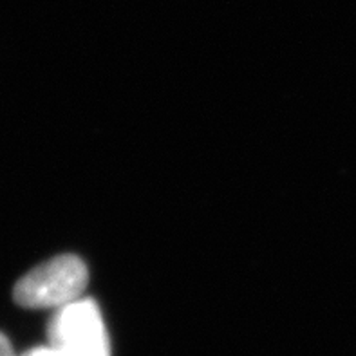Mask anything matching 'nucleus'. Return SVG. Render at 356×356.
Segmentation results:
<instances>
[{
  "mask_svg": "<svg viewBox=\"0 0 356 356\" xmlns=\"http://www.w3.org/2000/svg\"><path fill=\"white\" fill-rule=\"evenodd\" d=\"M87 266L76 255H58L27 271L15 284V302L29 309H60L83 297Z\"/></svg>",
  "mask_w": 356,
  "mask_h": 356,
  "instance_id": "nucleus-1",
  "label": "nucleus"
},
{
  "mask_svg": "<svg viewBox=\"0 0 356 356\" xmlns=\"http://www.w3.org/2000/svg\"><path fill=\"white\" fill-rule=\"evenodd\" d=\"M49 346L67 356H111L104 316L90 298H78L54 309L47 327Z\"/></svg>",
  "mask_w": 356,
  "mask_h": 356,
  "instance_id": "nucleus-2",
  "label": "nucleus"
},
{
  "mask_svg": "<svg viewBox=\"0 0 356 356\" xmlns=\"http://www.w3.org/2000/svg\"><path fill=\"white\" fill-rule=\"evenodd\" d=\"M22 356H67L65 353H62L60 349L53 348V346H40V348H33L27 353H24Z\"/></svg>",
  "mask_w": 356,
  "mask_h": 356,
  "instance_id": "nucleus-3",
  "label": "nucleus"
},
{
  "mask_svg": "<svg viewBox=\"0 0 356 356\" xmlns=\"http://www.w3.org/2000/svg\"><path fill=\"white\" fill-rule=\"evenodd\" d=\"M0 356H17L13 348H11V343H9V340L2 333H0Z\"/></svg>",
  "mask_w": 356,
  "mask_h": 356,
  "instance_id": "nucleus-4",
  "label": "nucleus"
}]
</instances>
